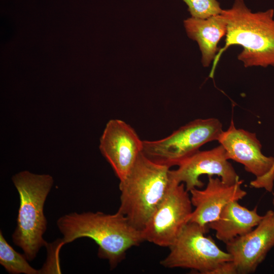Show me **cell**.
Instances as JSON below:
<instances>
[{"mask_svg": "<svg viewBox=\"0 0 274 274\" xmlns=\"http://www.w3.org/2000/svg\"><path fill=\"white\" fill-rule=\"evenodd\" d=\"M188 7L192 17L206 19L220 14L223 10L217 0H182Z\"/></svg>", "mask_w": 274, "mask_h": 274, "instance_id": "obj_16", "label": "cell"}, {"mask_svg": "<svg viewBox=\"0 0 274 274\" xmlns=\"http://www.w3.org/2000/svg\"><path fill=\"white\" fill-rule=\"evenodd\" d=\"M57 225L63 238L56 244V253L65 244L88 237L97 244L98 257L108 260L111 269L124 259L129 249L144 241L142 231L118 211L114 214L74 212L60 217Z\"/></svg>", "mask_w": 274, "mask_h": 274, "instance_id": "obj_1", "label": "cell"}, {"mask_svg": "<svg viewBox=\"0 0 274 274\" xmlns=\"http://www.w3.org/2000/svg\"><path fill=\"white\" fill-rule=\"evenodd\" d=\"M226 152L228 159L243 164L256 180L266 176L274 166V157L261 152L262 145L256 134L237 128L232 119L228 128L223 130L217 141Z\"/></svg>", "mask_w": 274, "mask_h": 274, "instance_id": "obj_11", "label": "cell"}, {"mask_svg": "<svg viewBox=\"0 0 274 274\" xmlns=\"http://www.w3.org/2000/svg\"><path fill=\"white\" fill-rule=\"evenodd\" d=\"M170 180L166 192L142 231L144 241L163 247H170L176 241L193 212L189 192L184 184Z\"/></svg>", "mask_w": 274, "mask_h": 274, "instance_id": "obj_7", "label": "cell"}, {"mask_svg": "<svg viewBox=\"0 0 274 274\" xmlns=\"http://www.w3.org/2000/svg\"><path fill=\"white\" fill-rule=\"evenodd\" d=\"M221 14L227 23L225 43L213 61L210 77H213L222 54L234 45L243 48L237 58L245 67L274 66L273 9L254 13L244 0H235L230 9Z\"/></svg>", "mask_w": 274, "mask_h": 274, "instance_id": "obj_2", "label": "cell"}, {"mask_svg": "<svg viewBox=\"0 0 274 274\" xmlns=\"http://www.w3.org/2000/svg\"><path fill=\"white\" fill-rule=\"evenodd\" d=\"M274 247V211L268 210L252 230L226 243L237 274L255 272Z\"/></svg>", "mask_w": 274, "mask_h": 274, "instance_id": "obj_10", "label": "cell"}, {"mask_svg": "<svg viewBox=\"0 0 274 274\" xmlns=\"http://www.w3.org/2000/svg\"><path fill=\"white\" fill-rule=\"evenodd\" d=\"M271 173L273 175H274V166L273 167V168L272 169L271 171Z\"/></svg>", "mask_w": 274, "mask_h": 274, "instance_id": "obj_18", "label": "cell"}, {"mask_svg": "<svg viewBox=\"0 0 274 274\" xmlns=\"http://www.w3.org/2000/svg\"><path fill=\"white\" fill-rule=\"evenodd\" d=\"M243 182L239 180L229 185L220 178L208 176V183L204 189L194 188L189 192L192 206L195 207L189 222L208 228V225L218 219L228 203L238 201L247 195V192L241 188Z\"/></svg>", "mask_w": 274, "mask_h": 274, "instance_id": "obj_12", "label": "cell"}, {"mask_svg": "<svg viewBox=\"0 0 274 274\" xmlns=\"http://www.w3.org/2000/svg\"><path fill=\"white\" fill-rule=\"evenodd\" d=\"M207 229L189 222L176 241L168 248L170 252L161 260L165 268L190 269L201 274H213L222 264L232 261L227 252L221 250Z\"/></svg>", "mask_w": 274, "mask_h": 274, "instance_id": "obj_6", "label": "cell"}, {"mask_svg": "<svg viewBox=\"0 0 274 274\" xmlns=\"http://www.w3.org/2000/svg\"><path fill=\"white\" fill-rule=\"evenodd\" d=\"M223 131L217 118L197 119L156 141H143V153L152 161L168 166L178 165L205 144L218 141Z\"/></svg>", "mask_w": 274, "mask_h": 274, "instance_id": "obj_5", "label": "cell"}, {"mask_svg": "<svg viewBox=\"0 0 274 274\" xmlns=\"http://www.w3.org/2000/svg\"><path fill=\"white\" fill-rule=\"evenodd\" d=\"M257 207L250 210L239 204L238 201L228 203L217 220L208 227L214 230L217 238L225 244L234 238L247 234L262 221L263 216L257 213Z\"/></svg>", "mask_w": 274, "mask_h": 274, "instance_id": "obj_14", "label": "cell"}, {"mask_svg": "<svg viewBox=\"0 0 274 274\" xmlns=\"http://www.w3.org/2000/svg\"><path fill=\"white\" fill-rule=\"evenodd\" d=\"M25 256L16 252L4 238L0 231V264L10 273L40 274L41 270H37L27 262Z\"/></svg>", "mask_w": 274, "mask_h": 274, "instance_id": "obj_15", "label": "cell"}, {"mask_svg": "<svg viewBox=\"0 0 274 274\" xmlns=\"http://www.w3.org/2000/svg\"><path fill=\"white\" fill-rule=\"evenodd\" d=\"M272 194H273V199L272 200V203H273V207H274V186H273V192H272Z\"/></svg>", "mask_w": 274, "mask_h": 274, "instance_id": "obj_17", "label": "cell"}, {"mask_svg": "<svg viewBox=\"0 0 274 274\" xmlns=\"http://www.w3.org/2000/svg\"><path fill=\"white\" fill-rule=\"evenodd\" d=\"M170 167L156 163L142 152L119 188L118 211L143 231L170 183Z\"/></svg>", "mask_w": 274, "mask_h": 274, "instance_id": "obj_3", "label": "cell"}, {"mask_svg": "<svg viewBox=\"0 0 274 274\" xmlns=\"http://www.w3.org/2000/svg\"><path fill=\"white\" fill-rule=\"evenodd\" d=\"M184 25L188 37L198 45L202 64L204 67H208L220 50V48L218 47L219 42L226 36V19L221 14L206 19L191 17L184 21Z\"/></svg>", "mask_w": 274, "mask_h": 274, "instance_id": "obj_13", "label": "cell"}, {"mask_svg": "<svg viewBox=\"0 0 274 274\" xmlns=\"http://www.w3.org/2000/svg\"><path fill=\"white\" fill-rule=\"evenodd\" d=\"M228 160L226 150L220 144L210 150H198L187 158L179 164L177 169L169 170V177L178 184L184 183L188 192L204 186L199 180L203 175H216L225 183L234 184L240 180Z\"/></svg>", "mask_w": 274, "mask_h": 274, "instance_id": "obj_8", "label": "cell"}, {"mask_svg": "<svg viewBox=\"0 0 274 274\" xmlns=\"http://www.w3.org/2000/svg\"><path fill=\"white\" fill-rule=\"evenodd\" d=\"M12 181L20 198L17 224L12 239L23 251L27 259L31 261L43 246L48 245L43 237L47 224L44 206L53 179L49 175L24 170L15 175Z\"/></svg>", "mask_w": 274, "mask_h": 274, "instance_id": "obj_4", "label": "cell"}, {"mask_svg": "<svg viewBox=\"0 0 274 274\" xmlns=\"http://www.w3.org/2000/svg\"><path fill=\"white\" fill-rule=\"evenodd\" d=\"M99 149L119 181L129 173L143 152V141L125 121H108L100 139Z\"/></svg>", "mask_w": 274, "mask_h": 274, "instance_id": "obj_9", "label": "cell"}]
</instances>
